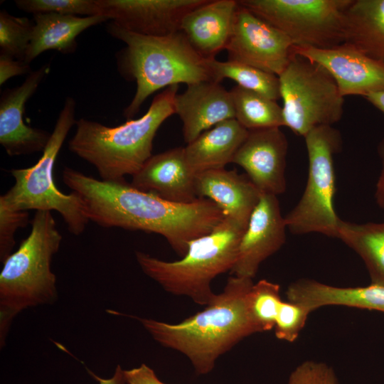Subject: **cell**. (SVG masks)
<instances>
[{"mask_svg": "<svg viewBox=\"0 0 384 384\" xmlns=\"http://www.w3.org/2000/svg\"><path fill=\"white\" fill-rule=\"evenodd\" d=\"M208 63L215 82L229 78L238 86L272 100L280 98L279 80L276 75L237 61L222 62L215 58L208 60Z\"/></svg>", "mask_w": 384, "mask_h": 384, "instance_id": "27", "label": "cell"}, {"mask_svg": "<svg viewBox=\"0 0 384 384\" xmlns=\"http://www.w3.org/2000/svg\"><path fill=\"white\" fill-rule=\"evenodd\" d=\"M124 375L127 384H166L145 363L131 369H124Z\"/></svg>", "mask_w": 384, "mask_h": 384, "instance_id": "35", "label": "cell"}, {"mask_svg": "<svg viewBox=\"0 0 384 384\" xmlns=\"http://www.w3.org/2000/svg\"><path fill=\"white\" fill-rule=\"evenodd\" d=\"M287 301L298 303L311 313L329 306L377 311L384 314V286L337 287L302 278L291 283Z\"/></svg>", "mask_w": 384, "mask_h": 384, "instance_id": "21", "label": "cell"}, {"mask_svg": "<svg viewBox=\"0 0 384 384\" xmlns=\"http://www.w3.org/2000/svg\"><path fill=\"white\" fill-rule=\"evenodd\" d=\"M28 211H15L0 206V260L3 262L12 252L15 233L29 222Z\"/></svg>", "mask_w": 384, "mask_h": 384, "instance_id": "32", "label": "cell"}, {"mask_svg": "<svg viewBox=\"0 0 384 384\" xmlns=\"http://www.w3.org/2000/svg\"><path fill=\"white\" fill-rule=\"evenodd\" d=\"M109 20L103 15L76 16L58 14L33 15L34 26L24 62L30 64L42 53L53 50L74 53L77 37L86 29Z\"/></svg>", "mask_w": 384, "mask_h": 384, "instance_id": "23", "label": "cell"}, {"mask_svg": "<svg viewBox=\"0 0 384 384\" xmlns=\"http://www.w3.org/2000/svg\"><path fill=\"white\" fill-rule=\"evenodd\" d=\"M282 302L278 284L267 279L253 283L247 295V304L259 333L274 329Z\"/></svg>", "mask_w": 384, "mask_h": 384, "instance_id": "28", "label": "cell"}, {"mask_svg": "<svg viewBox=\"0 0 384 384\" xmlns=\"http://www.w3.org/2000/svg\"><path fill=\"white\" fill-rule=\"evenodd\" d=\"M292 53L320 65L332 76L343 97L384 90V64L355 46L343 43L330 48L294 46Z\"/></svg>", "mask_w": 384, "mask_h": 384, "instance_id": "12", "label": "cell"}, {"mask_svg": "<svg viewBox=\"0 0 384 384\" xmlns=\"http://www.w3.org/2000/svg\"><path fill=\"white\" fill-rule=\"evenodd\" d=\"M130 183L141 191L173 203L188 204L199 199L195 175L186 164L184 147L152 155L132 176Z\"/></svg>", "mask_w": 384, "mask_h": 384, "instance_id": "17", "label": "cell"}, {"mask_svg": "<svg viewBox=\"0 0 384 384\" xmlns=\"http://www.w3.org/2000/svg\"><path fill=\"white\" fill-rule=\"evenodd\" d=\"M29 235L4 262L0 273V346L10 326L22 311L54 304L57 279L51 270L63 240L51 211L38 210Z\"/></svg>", "mask_w": 384, "mask_h": 384, "instance_id": "5", "label": "cell"}, {"mask_svg": "<svg viewBox=\"0 0 384 384\" xmlns=\"http://www.w3.org/2000/svg\"><path fill=\"white\" fill-rule=\"evenodd\" d=\"M245 230L225 216L210 233L191 241L178 260L166 261L141 251L136 252V260L142 272L164 290L206 306L217 294L212 281L233 269Z\"/></svg>", "mask_w": 384, "mask_h": 384, "instance_id": "6", "label": "cell"}, {"mask_svg": "<svg viewBox=\"0 0 384 384\" xmlns=\"http://www.w3.org/2000/svg\"><path fill=\"white\" fill-rule=\"evenodd\" d=\"M304 138L309 159L308 177L300 200L284 216L287 228L294 235L316 233L338 238L341 219L334 206V156L341 151V132L324 125L314 128Z\"/></svg>", "mask_w": 384, "mask_h": 384, "instance_id": "8", "label": "cell"}, {"mask_svg": "<svg viewBox=\"0 0 384 384\" xmlns=\"http://www.w3.org/2000/svg\"><path fill=\"white\" fill-rule=\"evenodd\" d=\"M18 9L36 14H58L63 15H102L98 0H16Z\"/></svg>", "mask_w": 384, "mask_h": 384, "instance_id": "30", "label": "cell"}, {"mask_svg": "<svg viewBox=\"0 0 384 384\" xmlns=\"http://www.w3.org/2000/svg\"><path fill=\"white\" fill-rule=\"evenodd\" d=\"M293 47L292 41L285 34L238 3L225 47L228 60L279 76L290 60Z\"/></svg>", "mask_w": 384, "mask_h": 384, "instance_id": "11", "label": "cell"}, {"mask_svg": "<svg viewBox=\"0 0 384 384\" xmlns=\"http://www.w3.org/2000/svg\"><path fill=\"white\" fill-rule=\"evenodd\" d=\"M286 229L277 196L262 193L241 238L230 273L253 279L260 265L284 244Z\"/></svg>", "mask_w": 384, "mask_h": 384, "instance_id": "14", "label": "cell"}, {"mask_svg": "<svg viewBox=\"0 0 384 384\" xmlns=\"http://www.w3.org/2000/svg\"><path fill=\"white\" fill-rule=\"evenodd\" d=\"M284 126L304 137L315 127L338 122L343 113L344 97L322 66L292 53L278 76Z\"/></svg>", "mask_w": 384, "mask_h": 384, "instance_id": "9", "label": "cell"}, {"mask_svg": "<svg viewBox=\"0 0 384 384\" xmlns=\"http://www.w3.org/2000/svg\"><path fill=\"white\" fill-rule=\"evenodd\" d=\"M34 26L26 17L0 12V54L24 61Z\"/></svg>", "mask_w": 384, "mask_h": 384, "instance_id": "29", "label": "cell"}, {"mask_svg": "<svg viewBox=\"0 0 384 384\" xmlns=\"http://www.w3.org/2000/svg\"><path fill=\"white\" fill-rule=\"evenodd\" d=\"M338 238L362 259L371 283L384 286V221L355 223L341 220Z\"/></svg>", "mask_w": 384, "mask_h": 384, "instance_id": "25", "label": "cell"}, {"mask_svg": "<svg viewBox=\"0 0 384 384\" xmlns=\"http://www.w3.org/2000/svg\"><path fill=\"white\" fill-rule=\"evenodd\" d=\"M252 279L232 275L223 290L202 311L171 324L132 316L161 346L186 356L198 375L210 373L218 359L244 338L259 333L249 314Z\"/></svg>", "mask_w": 384, "mask_h": 384, "instance_id": "2", "label": "cell"}, {"mask_svg": "<svg viewBox=\"0 0 384 384\" xmlns=\"http://www.w3.org/2000/svg\"><path fill=\"white\" fill-rule=\"evenodd\" d=\"M63 181L80 197L90 221L103 228L159 234L181 257L191 241L210 233L225 217L209 199L173 203L141 191L124 179L98 180L66 166Z\"/></svg>", "mask_w": 384, "mask_h": 384, "instance_id": "1", "label": "cell"}, {"mask_svg": "<svg viewBox=\"0 0 384 384\" xmlns=\"http://www.w3.org/2000/svg\"><path fill=\"white\" fill-rule=\"evenodd\" d=\"M50 71L48 64L32 71L23 82L5 90L0 98V143L10 156L43 151L50 134L26 125L23 114L26 102Z\"/></svg>", "mask_w": 384, "mask_h": 384, "instance_id": "16", "label": "cell"}, {"mask_svg": "<svg viewBox=\"0 0 384 384\" xmlns=\"http://www.w3.org/2000/svg\"><path fill=\"white\" fill-rule=\"evenodd\" d=\"M178 87H166L154 97L143 116L117 127L79 119L68 142L70 151L95 166L103 181L132 176L152 156L154 138L160 126L175 114Z\"/></svg>", "mask_w": 384, "mask_h": 384, "instance_id": "3", "label": "cell"}, {"mask_svg": "<svg viewBox=\"0 0 384 384\" xmlns=\"http://www.w3.org/2000/svg\"><path fill=\"white\" fill-rule=\"evenodd\" d=\"M239 4L285 34L294 46L330 48L345 42L352 0H240Z\"/></svg>", "mask_w": 384, "mask_h": 384, "instance_id": "10", "label": "cell"}, {"mask_svg": "<svg viewBox=\"0 0 384 384\" xmlns=\"http://www.w3.org/2000/svg\"><path fill=\"white\" fill-rule=\"evenodd\" d=\"M174 110L183 122V136L186 144L218 123L235 119L230 91L215 81L187 85L183 93L176 94Z\"/></svg>", "mask_w": 384, "mask_h": 384, "instance_id": "18", "label": "cell"}, {"mask_svg": "<svg viewBox=\"0 0 384 384\" xmlns=\"http://www.w3.org/2000/svg\"><path fill=\"white\" fill-rule=\"evenodd\" d=\"M230 93L235 119L247 130L284 126L282 107L277 101L238 85Z\"/></svg>", "mask_w": 384, "mask_h": 384, "instance_id": "26", "label": "cell"}, {"mask_svg": "<svg viewBox=\"0 0 384 384\" xmlns=\"http://www.w3.org/2000/svg\"><path fill=\"white\" fill-rule=\"evenodd\" d=\"M238 7L236 0H207L184 17L180 31L203 58L215 59L225 49Z\"/></svg>", "mask_w": 384, "mask_h": 384, "instance_id": "20", "label": "cell"}, {"mask_svg": "<svg viewBox=\"0 0 384 384\" xmlns=\"http://www.w3.org/2000/svg\"><path fill=\"white\" fill-rule=\"evenodd\" d=\"M87 371L89 375L98 383V384H127L124 375V369L122 368L120 365L116 366L113 375L108 378L100 377L87 368Z\"/></svg>", "mask_w": 384, "mask_h": 384, "instance_id": "37", "label": "cell"}, {"mask_svg": "<svg viewBox=\"0 0 384 384\" xmlns=\"http://www.w3.org/2000/svg\"><path fill=\"white\" fill-rule=\"evenodd\" d=\"M287 384H339L335 372L327 364L306 361L289 375Z\"/></svg>", "mask_w": 384, "mask_h": 384, "instance_id": "33", "label": "cell"}, {"mask_svg": "<svg viewBox=\"0 0 384 384\" xmlns=\"http://www.w3.org/2000/svg\"><path fill=\"white\" fill-rule=\"evenodd\" d=\"M195 188L198 198L212 201L245 229L262 194L247 175L225 168L195 175Z\"/></svg>", "mask_w": 384, "mask_h": 384, "instance_id": "19", "label": "cell"}, {"mask_svg": "<svg viewBox=\"0 0 384 384\" xmlns=\"http://www.w3.org/2000/svg\"><path fill=\"white\" fill-rule=\"evenodd\" d=\"M30 64L10 56L0 54V85L4 84L9 79L31 73Z\"/></svg>", "mask_w": 384, "mask_h": 384, "instance_id": "34", "label": "cell"}, {"mask_svg": "<svg viewBox=\"0 0 384 384\" xmlns=\"http://www.w3.org/2000/svg\"><path fill=\"white\" fill-rule=\"evenodd\" d=\"M249 130L235 119L225 120L205 131L184 147L190 171L196 175L223 169L246 139Z\"/></svg>", "mask_w": 384, "mask_h": 384, "instance_id": "22", "label": "cell"}, {"mask_svg": "<svg viewBox=\"0 0 384 384\" xmlns=\"http://www.w3.org/2000/svg\"><path fill=\"white\" fill-rule=\"evenodd\" d=\"M377 151L380 160V172L375 184V199L384 214V137L380 141Z\"/></svg>", "mask_w": 384, "mask_h": 384, "instance_id": "36", "label": "cell"}, {"mask_svg": "<svg viewBox=\"0 0 384 384\" xmlns=\"http://www.w3.org/2000/svg\"><path fill=\"white\" fill-rule=\"evenodd\" d=\"M345 42L384 64V0H352L346 12Z\"/></svg>", "mask_w": 384, "mask_h": 384, "instance_id": "24", "label": "cell"}, {"mask_svg": "<svg viewBox=\"0 0 384 384\" xmlns=\"http://www.w3.org/2000/svg\"><path fill=\"white\" fill-rule=\"evenodd\" d=\"M207 0H98L102 15L130 32L166 36L181 31L184 17Z\"/></svg>", "mask_w": 384, "mask_h": 384, "instance_id": "13", "label": "cell"}, {"mask_svg": "<svg viewBox=\"0 0 384 384\" xmlns=\"http://www.w3.org/2000/svg\"><path fill=\"white\" fill-rule=\"evenodd\" d=\"M107 31L125 43L118 54V66L124 76L137 83L135 95L124 112L127 120L137 114L151 94L161 88L215 81L208 60L196 52L181 31L166 36H144L112 21Z\"/></svg>", "mask_w": 384, "mask_h": 384, "instance_id": "4", "label": "cell"}, {"mask_svg": "<svg viewBox=\"0 0 384 384\" xmlns=\"http://www.w3.org/2000/svg\"><path fill=\"white\" fill-rule=\"evenodd\" d=\"M76 103L65 99L54 129L38 161L32 166L13 169L14 185L0 196V206L15 211L55 210L60 213L70 233L82 234L90 221L80 197L75 192L65 194L54 181V166L75 119Z\"/></svg>", "mask_w": 384, "mask_h": 384, "instance_id": "7", "label": "cell"}, {"mask_svg": "<svg viewBox=\"0 0 384 384\" xmlns=\"http://www.w3.org/2000/svg\"><path fill=\"white\" fill-rule=\"evenodd\" d=\"M363 97L384 114V90L372 92Z\"/></svg>", "mask_w": 384, "mask_h": 384, "instance_id": "38", "label": "cell"}, {"mask_svg": "<svg viewBox=\"0 0 384 384\" xmlns=\"http://www.w3.org/2000/svg\"><path fill=\"white\" fill-rule=\"evenodd\" d=\"M311 312L302 305L282 302L274 323L275 336L287 342L295 341L304 329Z\"/></svg>", "mask_w": 384, "mask_h": 384, "instance_id": "31", "label": "cell"}, {"mask_svg": "<svg viewBox=\"0 0 384 384\" xmlns=\"http://www.w3.org/2000/svg\"><path fill=\"white\" fill-rule=\"evenodd\" d=\"M288 142L279 127L249 130L233 163L241 166L261 193L278 196L286 190Z\"/></svg>", "mask_w": 384, "mask_h": 384, "instance_id": "15", "label": "cell"}]
</instances>
